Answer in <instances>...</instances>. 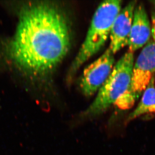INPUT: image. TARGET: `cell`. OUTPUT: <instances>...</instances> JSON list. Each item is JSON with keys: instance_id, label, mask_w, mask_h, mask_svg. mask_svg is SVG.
Returning a JSON list of instances; mask_svg holds the SVG:
<instances>
[{"instance_id": "7a4b0ae2", "label": "cell", "mask_w": 155, "mask_h": 155, "mask_svg": "<svg viewBox=\"0 0 155 155\" xmlns=\"http://www.w3.org/2000/svg\"><path fill=\"white\" fill-rule=\"evenodd\" d=\"M133 53L124 54L113 68L111 74L99 90L95 100L79 116L80 123L102 114L129 90L132 83Z\"/></svg>"}, {"instance_id": "52a82bcc", "label": "cell", "mask_w": 155, "mask_h": 155, "mask_svg": "<svg viewBox=\"0 0 155 155\" xmlns=\"http://www.w3.org/2000/svg\"><path fill=\"white\" fill-rule=\"evenodd\" d=\"M152 34L151 28L148 15L143 4L135 8L133 21L127 45L129 52L133 53L149 41Z\"/></svg>"}, {"instance_id": "8992f818", "label": "cell", "mask_w": 155, "mask_h": 155, "mask_svg": "<svg viewBox=\"0 0 155 155\" xmlns=\"http://www.w3.org/2000/svg\"><path fill=\"white\" fill-rule=\"evenodd\" d=\"M136 2L129 3L120 11L113 22L109 36V49L113 54L128 44Z\"/></svg>"}, {"instance_id": "3957f363", "label": "cell", "mask_w": 155, "mask_h": 155, "mask_svg": "<svg viewBox=\"0 0 155 155\" xmlns=\"http://www.w3.org/2000/svg\"><path fill=\"white\" fill-rule=\"evenodd\" d=\"M121 8L122 1L119 0L105 1L99 5L94 14L85 41L71 66L69 78L104 45Z\"/></svg>"}, {"instance_id": "6da1fadb", "label": "cell", "mask_w": 155, "mask_h": 155, "mask_svg": "<svg viewBox=\"0 0 155 155\" xmlns=\"http://www.w3.org/2000/svg\"><path fill=\"white\" fill-rule=\"evenodd\" d=\"M71 44V28L64 11L53 2H34L21 9L16 32L5 51L19 71L38 78L53 71Z\"/></svg>"}, {"instance_id": "5b68a950", "label": "cell", "mask_w": 155, "mask_h": 155, "mask_svg": "<svg viewBox=\"0 0 155 155\" xmlns=\"http://www.w3.org/2000/svg\"><path fill=\"white\" fill-rule=\"evenodd\" d=\"M113 55L114 54L109 48L99 58L84 69L80 86L85 96L93 95L108 78L114 67Z\"/></svg>"}, {"instance_id": "30bf717a", "label": "cell", "mask_w": 155, "mask_h": 155, "mask_svg": "<svg viewBox=\"0 0 155 155\" xmlns=\"http://www.w3.org/2000/svg\"></svg>"}, {"instance_id": "9c48e42d", "label": "cell", "mask_w": 155, "mask_h": 155, "mask_svg": "<svg viewBox=\"0 0 155 155\" xmlns=\"http://www.w3.org/2000/svg\"><path fill=\"white\" fill-rule=\"evenodd\" d=\"M152 35L154 38L155 41V13L154 15H153L152 17Z\"/></svg>"}, {"instance_id": "ba28073f", "label": "cell", "mask_w": 155, "mask_h": 155, "mask_svg": "<svg viewBox=\"0 0 155 155\" xmlns=\"http://www.w3.org/2000/svg\"><path fill=\"white\" fill-rule=\"evenodd\" d=\"M155 113V85L154 77L143 92L142 99L135 110L129 114L125 121L127 124L140 116Z\"/></svg>"}, {"instance_id": "277c9868", "label": "cell", "mask_w": 155, "mask_h": 155, "mask_svg": "<svg viewBox=\"0 0 155 155\" xmlns=\"http://www.w3.org/2000/svg\"><path fill=\"white\" fill-rule=\"evenodd\" d=\"M155 73V41L145 46L133 65L130 87L126 92L137 100L151 82Z\"/></svg>"}]
</instances>
